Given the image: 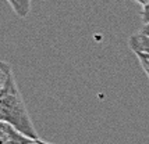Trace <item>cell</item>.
<instances>
[{
  "mask_svg": "<svg viewBox=\"0 0 149 144\" xmlns=\"http://www.w3.org/2000/svg\"><path fill=\"white\" fill-rule=\"evenodd\" d=\"M0 121L26 137L39 139L14 76L0 90Z\"/></svg>",
  "mask_w": 149,
  "mask_h": 144,
  "instance_id": "1",
  "label": "cell"
},
{
  "mask_svg": "<svg viewBox=\"0 0 149 144\" xmlns=\"http://www.w3.org/2000/svg\"><path fill=\"white\" fill-rule=\"evenodd\" d=\"M0 137L4 140L6 144H52L43 141L40 139H31L26 137L24 134H21L19 132H17L15 129H13L11 126H8L3 122V126L0 129Z\"/></svg>",
  "mask_w": 149,
  "mask_h": 144,
  "instance_id": "2",
  "label": "cell"
},
{
  "mask_svg": "<svg viewBox=\"0 0 149 144\" xmlns=\"http://www.w3.org/2000/svg\"><path fill=\"white\" fill-rule=\"evenodd\" d=\"M128 46L135 54H146L149 56V36L134 33L128 39Z\"/></svg>",
  "mask_w": 149,
  "mask_h": 144,
  "instance_id": "3",
  "label": "cell"
},
{
  "mask_svg": "<svg viewBox=\"0 0 149 144\" xmlns=\"http://www.w3.org/2000/svg\"><path fill=\"white\" fill-rule=\"evenodd\" d=\"M7 3L19 18H26L31 11V0H7Z\"/></svg>",
  "mask_w": 149,
  "mask_h": 144,
  "instance_id": "4",
  "label": "cell"
},
{
  "mask_svg": "<svg viewBox=\"0 0 149 144\" xmlns=\"http://www.w3.org/2000/svg\"><path fill=\"white\" fill-rule=\"evenodd\" d=\"M11 76H14L11 65L8 62H6V61L0 60V90L6 86V83L10 80Z\"/></svg>",
  "mask_w": 149,
  "mask_h": 144,
  "instance_id": "5",
  "label": "cell"
},
{
  "mask_svg": "<svg viewBox=\"0 0 149 144\" xmlns=\"http://www.w3.org/2000/svg\"><path fill=\"white\" fill-rule=\"evenodd\" d=\"M136 58L139 61L142 69L145 71V73H149V56H146V54H136Z\"/></svg>",
  "mask_w": 149,
  "mask_h": 144,
  "instance_id": "6",
  "label": "cell"
},
{
  "mask_svg": "<svg viewBox=\"0 0 149 144\" xmlns=\"http://www.w3.org/2000/svg\"><path fill=\"white\" fill-rule=\"evenodd\" d=\"M141 20H142L143 25H149V3L146 6H143L141 10Z\"/></svg>",
  "mask_w": 149,
  "mask_h": 144,
  "instance_id": "7",
  "label": "cell"
},
{
  "mask_svg": "<svg viewBox=\"0 0 149 144\" xmlns=\"http://www.w3.org/2000/svg\"><path fill=\"white\" fill-rule=\"evenodd\" d=\"M139 33L141 35H145V36H149V25H143L141 29H139Z\"/></svg>",
  "mask_w": 149,
  "mask_h": 144,
  "instance_id": "8",
  "label": "cell"
},
{
  "mask_svg": "<svg viewBox=\"0 0 149 144\" xmlns=\"http://www.w3.org/2000/svg\"><path fill=\"white\" fill-rule=\"evenodd\" d=\"M132 1H135L136 4H139V6H146V4H148L149 3V0H132Z\"/></svg>",
  "mask_w": 149,
  "mask_h": 144,
  "instance_id": "9",
  "label": "cell"
},
{
  "mask_svg": "<svg viewBox=\"0 0 149 144\" xmlns=\"http://www.w3.org/2000/svg\"><path fill=\"white\" fill-rule=\"evenodd\" d=\"M0 144H6V143H4V140H3L1 137H0Z\"/></svg>",
  "mask_w": 149,
  "mask_h": 144,
  "instance_id": "10",
  "label": "cell"
},
{
  "mask_svg": "<svg viewBox=\"0 0 149 144\" xmlns=\"http://www.w3.org/2000/svg\"><path fill=\"white\" fill-rule=\"evenodd\" d=\"M1 126H3V122H1V121H0V129H1Z\"/></svg>",
  "mask_w": 149,
  "mask_h": 144,
  "instance_id": "11",
  "label": "cell"
},
{
  "mask_svg": "<svg viewBox=\"0 0 149 144\" xmlns=\"http://www.w3.org/2000/svg\"><path fill=\"white\" fill-rule=\"evenodd\" d=\"M146 76H148V79H149V73H146Z\"/></svg>",
  "mask_w": 149,
  "mask_h": 144,
  "instance_id": "12",
  "label": "cell"
}]
</instances>
